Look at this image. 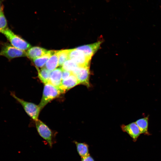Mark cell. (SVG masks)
Wrapping results in <instances>:
<instances>
[{"label": "cell", "instance_id": "obj_20", "mask_svg": "<svg viewBox=\"0 0 161 161\" xmlns=\"http://www.w3.org/2000/svg\"><path fill=\"white\" fill-rule=\"evenodd\" d=\"M8 28L7 21L3 11L0 14V32L1 33Z\"/></svg>", "mask_w": 161, "mask_h": 161}, {"label": "cell", "instance_id": "obj_16", "mask_svg": "<svg viewBox=\"0 0 161 161\" xmlns=\"http://www.w3.org/2000/svg\"><path fill=\"white\" fill-rule=\"evenodd\" d=\"M53 50L49 51L45 55L33 60V61L37 69L43 67L52 54Z\"/></svg>", "mask_w": 161, "mask_h": 161}, {"label": "cell", "instance_id": "obj_14", "mask_svg": "<svg viewBox=\"0 0 161 161\" xmlns=\"http://www.w3.org/2000/svg\"><path fill=\"white\" fill-rule=\"evenodd\" d=\"M149 116L137 120L135 123L139 127L141 134L150 135L148 131Z\"/></svg>", "mask_w": 161, "mask_h": 161}, {"label": "cell", "instance_id": "obj_11", "mask_svg": "<svg viewBox=\"0 0 161 161\" xmlns=\"http://www.w3.org/2000/svg\"><path fill=\"white\" fill-rule=\"evenodd\" d=\"M62 71V68H58L54 70L51 73L49 83L59 88L61 83Z\"/></svg>", "mask_w": 161, "mask_h": 161}, {"label": "cell", "instance_id": "obj_3", "mask_svg": "<svg viewBox=\"0 0 161 161\" xmlns=\"http://www.w3.org/2000/svg\"><path fill=\"white\" fill-rule=\"evenodd\" d=\"M13 46L21 50L24 51L30 49V44L21 37L15 34L8 28L1 32Z\"/></svg>", "mask_w": 161, "mask_h": 161}, {"label": "cell", "instance_id": "obj_8", "mask_svg": "<svg viewBox=\"0 0 161 161\" xmlns=\"http://www.w3.org/2000/svg\"><path fill=\"white\" fill-rule=\"evenodd\" d=\"M122 130L126 132L132 139L134 142H135L141 134L140 130L135 122L132 123L121 126Z\"/></svg>", "mask_w": 161, "mask_h": 161}, {"label": "cell", "instance_id": "obj_12", "mask_svg": "<svg viewBox=\"0 0 161 161\" xmlns=\"http://www.w3.org/2000/svg\"><path fill=\"white\" fill-rule=\"evenodd\" d=\"M48 51L43 48L34 47L28 50L26 52V55L29 58L33 60L45 55Z\"/></svg>", "mask_w": 161, "mask_h": 161}, {"label": "cell", "instance_id": "obj_17", "mask_svg": "<svg viewBox=\"0 0 161 161\" xmlns=\"http://www.w3.org/2000/svg\"><path fill=\"white\" fill-rule=\"evenodd\" d=\"M37 69L40 80L45 84L48 83L50 79L51 71L45 68H42L40 69Z\"/></svg>", "mask_w": 161, "mask_h": 161}, {"label": "cell", "instance_id": "obj_9", "mask_svg": "<svg viewBox=\"0 0 161 161\" xmlns=\"http://www.w3.org/2000/svg\"><path fill=\"white\" fill-rule=\"evenodd\" d=\"M101 43V41H99L93 44L80 46L76 49L81 51L86 56L91 59L99 49Z\"/></svg>", "mask_w": 161, "mask_h": 161}, {"label": "cell", "instance_id": "obj_21", "mask_svg": "<svg viewBox=\"0 0 161 161\" xmlns=\"http://www.w3.org/2000/svg\"><path fill=\"white\" fill-rule=\"evenodd\" d=\"M72 73L71 72L63 70L62 80H64L68 78Z\"/></svg>", "mask_w": 161, "mask_h": 161}, {"label": "cell", "instance_id": "obj_23", "mask_svg": "<svg viewBox=\"0 0 161 161\" xmlns=\"http://www.w3.org/2000/svg\"><path fill=\"white\" fill-rule=\"evenodd\" d=\"M3 6L2 4L1 0H0V14L3 12Z\"/></svg>", "mask_w": 161, "mask_h": 161}, {"label": "cell", "instance_id": "obj_13", "mask_svg": "<svg viewBox=\"0 0 161 161\" xmlns=\"http://www.w3.org/2000/svg\"><path fill=\"white\" fill-rule=\"evenodd\" d=\"M58 51L53 50V52L46 62L45 66L46 68L50 71L55 69L58 66Z\"/></svg>", "mask_w": 161, "mask_h": 161}, {"label": "cell", "instance_id": "obj_15", "mask_svg": "<svg viewBox=\"0 0 161 161\" xmlns=\"http://www.w3.org/2000/svg\"><path fill=\"white\" fill-rule=\"evenodd\" d=\"M73 143L75 144L78 153L82 157H85L89 154V145L85 143H79L74 141Z\"/></svg>", "mask_w": 161, "mask_h": 161}, {"label": "cell", "instance_id": "obj_5", "mask_svg": "<svg viewBox=\"0 0 161 161\" xmlns=\"http://www.w3.org/2000/svg\"><path fill=\"white\" fill-rule=\"evenodd\" d=\"M0 56L5 57L9 61L16 58L27 56L24 51L18 49L8 43L2 44Z\"/></svg>", "mask_w": 161, "mask_h": 161}, {"label": "cell", "instance_id": "obj_7", "mask_svg": "<svg viewBox=\"0 0 161 161\" xmlns=\"http://www.w3.org/2000/svg\"><path fill=\"white\" fill-rule=\"evenodd\" d=\"M72 72L76 77L80 84L90 86L89 66H79Z\"/></svg>", "mask_w": 161, "mask_h": 161}, {"label": "cell", "instance_id": "obj_4", "mask_svg": "<svg viewBox=\"0 0 161 161\" xmlns=\"http://www.w3.org/2000/svg\"><path fill=\"white\" fill-rule=\"evenodd\" d=\"M10 93L11 95L22 105L26 112L31 118L35 121L38 120L40 112L41 110L39 105L25 101L19 98L13 92H11Z\"/></svg>", "mask_w": 161, "mask_h": 161}, {"label": "cell", "instance_id": "obj_6", "mask_svg": "<svg viewBox=\"0 0 161 161\" xmlns=\"http://www.w3.org/2000/svg\"><path fill=\"white\" fill-rule=\"evenodd\" d=\"M69 59L75 62L79 66H89L91 58L76 48L69 49Z\"/></svg>", "mask_w": 161, "mask_h": 161}, {"label": "cell", "instance_id": "obj_19", "mask_svg": "<svg viewBox=\"0 0 161 161\" xmlns=\"http://www.w3.org/2000/svg\"><path fill=\"white\" fill-rule=\"evenodd\" d=\"M69 49L59 50L58 62V66H62L68 58Z\"/></svg>", "mask_w": 161, "mask_h": 161}, {"label": "cell", "instance_id": "obj_22", "mask_svg": "<svg viewBox=\"0 0 161 161\" xmlns=\"http://www.w3.org/2000/svg\"><path fill=\"white\" fill-rule=\"evenodd\" d=\"M81 161H95L93 158L90 155L82 157Z\"/></svg>", "mask_w": 161, "mask_h": 161}, {"label": "cell", "instance_id": "obj_2", "mask_svg": "<svg viewBox=\"0 0 161 161\" xmlns=\"http://www.w3.org/2000/svg\"><path fill=\"white\" fill-rule=\"evenodd\" d=\"M35 126L40 136L44 140L51 148L56 143L55 134L49 127L38 119L35 121Z\"/></svg>", "mask_w": 161, "mask_h": 161}, {"label": "cell", "instance_id": "obj_10", "mask_svg": "<svg viewBox=\"0 0 161 161\" xmlns=\"http://www.w3.org/2000/svg\"><path fill=\"white\" fill-rule=\"evenodd\" d=\"M79 84L80 83L77 78L72 73L68 78L61 81L59 88L64 93Z\"/></svg>", "mask_w": 161, "mask_h": 161}, {"label": "cell", "instance_id": "obj_1", "mask_svg": "<svg viewBox=\"0 0 161 161\" xmlns=\"http://www.w3.org/2000/svg\"><path fill=\"white\" fill-rule=\"evenodd\" d=\"M63 93L59 88L49 83L45 84L42 97L39 105L41 110L49 102Z\"/></svg>", "mask_w": 161, "mask_h": 161}, {"label": "cell", "instance_id": "obj_18", "mask_svg": "<svg viewBox=\"0 0 161 161\" xmlns=\"http://www.w3.org/2000/svg\"><path fill=\"white\" fill-rule=\"evenodd\" d=\"M63 70L73 72L79 66L74 61L70 59L66 60L63 64L62 66Z\"/></svg>", "mask_w": 161, "mask_h": 161}]
</instances>
